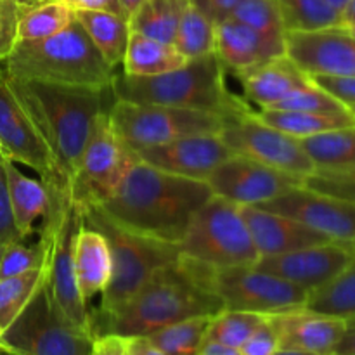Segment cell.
<instances>
[{"instance_id":"1","label":"cell","mask_w":355,"mask_h":355,"mask_svg":"<svg viewBox=\"0 0 355 355\" xmlns=\"http://www.w3.org/2000/svg\"><path fill=\"white\" fill-rule=\"evenodd\" d=\"M211 272L214 267L180 255L175 262L156 270L116 312L90 314L94 338L104 335L148 336L184 319L215 315L224 304L215 293Z\"/></svg>"},{"instance_id":"2","label":"cell","mask_w":355,"mask_h":355,"mask_svg":"<svg viewBox=\"0 0 355 355\" xmlns=\"http://www.w3.org/2000/svg\"><path fill=\"white\" fill-rule=\"evenodd\" d=\"M211 196L205 180L172 175L139 159L101 208L128 231L179 245L196 211Z\"/></svg>"},{"instance_id":"3","label":"cell","mask_w":355,"mask_h":355,"mask_svg":"<svg viewBox=\"0 0 355 355\" xmlns=\"http://www.w3.org/2000/svg\"><path fill=\"white\" fill-rule=\"evenodd\" d=\"M10 83L37 121L58 166L71 186L97 116L116 101L111 83L106 87L58 85L14 78Z\"/></svg>"},{"instance_id":"4","label":"cell","mask_w":355,"mask_h":355,"mask_svg":"<svg viewBox=\"0 0 355 355\" xmlns=\"http://www.w3.org/2000/svg\"><path fill=\"white\" fill-rule=\"evenodd\" d=\"M111 90L116 101L134 104L189 107L224 116L245 113L248 107L232 96L225 83V68L215 54L189 59L173 71L155 76H130L114 71Z\"/></svg>"},{"instance_id":"5","label":"cell","mask_w":355,"mask_h":355,"mask_svg":"<svg viewBox=\"0 0 355 355\" xmlns=\"http://www.w3.org/2000/svg\"><path fill=\"white\" fill-rule=\"evenodd\" d=\"M6 71L21 82L106 87L114 71L78 21L42 40H19L6 59Z\"/></svg>"},{"instance_id":"6","label":"cell","mask_w":355,"mask_h":355,"mask_svg":"<svg viewBox=\"0 0 355 355\" xmlns=\"http://www.w3.org/2000/svg\"><path fill=\"white\" fill-rule=\"evenodd\" d=\"M82 215L89 227L99 231L107 239L113 260L110 284L101 295L99 307L90 314L107 315L116 312L148 283L156 270L180 259L179 245L128 231L101 207L85 208Z\"/></svg>"},{"instance_id":"7","label":"cell","mask_w":355,"mask_h":355,"mask_svg":"<svg viewBox=\"0 0 355 355\" xmlns=\"http://www.w3.org/2000/svg\"><path fill=\"white\" fill-rule=\"evenodd\" d=\"M0 153L38 173L51 198V210L42 225L55 227L71 203V186L58 166L37 121L14 90L6 68L0 71Z\"/></svg>"},{"instance_id":"8","label":"cell","mask_w":355,"mask_h":355,"mask_svg":"<svg viewBox=\"0 0 355 355\" xmlns=\"http://www.w3.org/2000/svg\"><path fill=\"white\" fill-rule=\"evenodd\" d=\"M179 248L182 257L214 269L255 266L260 259L239 205L217 194L196 211Z\"/></svg>"},{"instance_id":"9","label":"cell","mask_w":355,"mask_h":355,"mask_svg":"<svg viewBox=\"0 0 355 355\" xmlns=\"http://www.w3.org/2000/svg\"><path fill=\"white\" fill-rule=\"evenodd\" d=\"M92 345L94 336L62 315L45 279L21 314L0 333V350L12 355H89Z\"/></svg>"},{"instance_id":"10","label":"cell","mask_w":355,"mask_h":355,"mask_svg":"<svg viewBox=\"0 0 355 355\" xmlns=\"http://www.w3.org/2000/svg\"><path fill=\"white\" fill-rule=\"evenodd\" d=\"M227 118L214 111L134 104L127 101H114L110 107L114 130L135 153L189 135L220 134Z\"/></svg>"},{"instance_id":"11","label":"cell","mask_w":355,"mask_h":355,"mask_svg":"<svg viewBox=\"0 0 355 355\" xmlns=\"http://www.w3.org/2000/svg\"><path fill=\"white\" fill-rule=\"evenodd\" d=\"M139 156L114 130L110 110L97 116L71 182V203L83 211L106 203Z\"/></svg>"},{"instance_id":"12","label":"cell","mask_w":355,"mask_h":355,"mask_svg":"<svg viewBox=\"0 0 355 355\" xmlns=\"http://www.w3.org/2000/svg\"><path fill=\"white\" fill-rule=\"evenodd\" d=\"M215 293L224 309L255 312L262 315L283 314L305 307L309 291L274 274L263 272L255 266L214 269Z\"/></svg>"},{"instance_id":"13","label":"cell","mask_w":355,"mask_h":355,"mask_svg":"<svg viewBox=\"0 0 355 355\" xmlns=\"http://www.w3.org/2000/svg\"><path fill=\"white\" fill-rule=\"evenodd\" d=\"M218 135L232 155L246 156L304 180L315 172L314 163L302 148L300 139L263 123L250 110L229 116Z\"/></svg>"},{"instance_id":"14","label":"cell","mask_w":355,"mask_h":355,"mask_svg":"<svg viewBox=\"0 0 355 355\" xmlns=\"http://www.w3.org/2000/svg\"><path fill=\"white\" fill-rule=\"evenodd\" d=\"M82 225V211L75 203H69L52 232L45 281L62 315L92 335L89 305L80 295L75 276V241Z\"/></svg>"},{"instance_id":"15","label":"cell","mask_w":355,"mask_h":355,"mask_svg":"<svg viewBox=\"0 0 355 355\" xmlns=\"http://www.w3.org/2000/svg\"><path fill=\"white\" fill-rule=\"evenodd\" d=\"M207 182L214 194L246 207H259L295 187L304 186L300 177L239 155L229 156L220 163Z\"/></svg>"},{"instance_id":"16","label":"cell","mask_w":355,"mask_h":355,"mask_svg":"<svg viewBox=\"0 0 355 355\" xmlns=\"http://www.w3.org/2000/svg\"><path fill=\"white\" fill-rule=\"evenodd\" d=\"M259 208L286 215L342 245L355 246V203L300 186Z\"/></svg>"},{"instance_id":"17","label":"cell","mask_w":355,"mask_h":355,"mask_svg":"<svg viewBox=\"0 0 355 355\" xmlns=\"http://www.w3.org/2000/svg\"><path fill=\"white\" fill-rule=\"evenodd\" d=\"M354 252L355 246L331 241L281 255L260 257L255 267L283 277L311 293L331 281L350 262Z\"/></svg>"},{"instance_id":"18","label":"cell","mask_w":355,"mask_h":355,"mask_svg":"<svg viewBox=\"0 0 355 355\" xmlns=\"http://www.w3.org/2000/svg\"><path fill=\"white\" fill-rule=\"evenodd\" d=\"M286 55L307 75L355 76V38L340 26L286 31Z\"/></svg>"},{"instance_id":"19","label":"cell","mask_w":355,"mask_h":355,"mask_svg":"<svg viewBox=\"0 0 355 355\" xmlns=\"http://www.w3.org/2000/svg\"><path fill=\"white\" fill-rule=\"evenodd\" d=\"M141 162L186 179L205 180L220 163L232 156L218 134L189 135L166 144L153 146L137 151Z\"/></svg>"},{"instance_id":"20","label":"cell","mask_w":355,"mask_h":355,"mask_svg":"<svg viewBox=\"0 0 355 355\" xmlns=\"http://www.w3.org/2000/svg\"><path fill=\"white\" fill-rule=\"evenodd\" d=\"M239 211L260 257L281 255V253L333 241L328 236L286 215L262 210L259 207H246V205H239Z\"/></svg>"},{"instance_id":"21","label":"cell","mask_w":355,"mask_h":355,"mask_svg":"<svg viewBox=\"0 0 355 355\" xmlns=\"http://www.w3.org/2000/svg\"><path fill=\"white\" fill-rule=\"evenodd\" d=\"M279 335V349L300 350L315 355H333L343 331L345 319L298 309L270 315Z\"/></svg>"},{"instance_id":"22","label":"cell","mask_w":355,"mask_h":355,"mask_svg":"<svg viewBox=\"0 0 355 355\" xmlns=\"http://www.w3.org/2000/svg\"><path fill=\"white\" fill-rule=\"evenodd\" d=\"M286 54V37L263 35L239 21L227 17L217 23L215 55L232 73Z\"/></svg>"},{"instance_id":"23","label":"cell","mask_w":355,"mask_h":355,"mask_svg":"<svg viewBox=\"0 0 355 355\" xmlns=\"http://www.w3.org/2000/svg\"><path fill=\"white\" fill-rule=\"evenodd\" d=\"M250 103L260 107H272L295 90L307 87L312 78L286 54L234 73Z\"/></svg>"},{"instance_id":"24","label":"cell","mask_w":355,"mask_h":355,"mask_svg":"<svg viewBox=\"0 0 355 355\" xmlns=\"http://www.w3.org/2000/svg\"><path fill=\"white\" fill-rule=\"evenodd\" d=\"M111 274L113 260L107 239L83 222L75 241V276L80 295L87 305L97 295L104 293Z\"/></svg>"},{"instance_id":"25","label":"cell","mask_w":355,"mask_h":355,"mask_svg":"<svg viewBox=\"0 0 355 355\" xmlns=\"http://www.w3.org/2000/svg\"><path fill=\"white\" fill-rule=\"evenodd\" d=\"M10 208L21 238L35 234L37 222H44L51 210L47 187L40 179H31L19 170L12 159L6 158Z\"/></svg>"},{"instance_id":"26","label":"cell","mask_w":355,"mask_h":355,"mask_svg":"<svg viewBox=\"0 0 355 355\" xmlns=\"http://www.w3.org/2000/svg\"><path fill=\"white\" fill-rule=\"evenodd\" d=\"M75 12L76 21L82 24L104 61L113 69L120 68L130 38V24L127 17L110 10H75Z\"/></svg>"},{"instance_id":"27","label":"cell","mask_w":355,"mask_h":355,"mask_svg":"<svg viewBox=\"0 0 355 355\" xmlns=\"http://www.w3.org/2000/svg\"><path fill=\"white\" fill-rule=\"evenodd\" d=\"M187 62L173 44L130 31L121 71L130 76H155L173 71Z\"/></svg>"},{"instance_id":"28","label":"cell","mask_w":355,"mask_h":355,"mask_svg":"<svg viewBox=\"0 0 355 355\" xmlns=\"http://www.w3.org/2000/svg\"><path fill=\"white\" fill-rule=\"evenodd\" d=\"M259 120L295 139H305L322 132L335 130V128L355 125L354 114H324L309 113V111H290V110H270L262 107L255 113Z\"/></svg>"},{"instance_id":"29","label":"cell","mask_w":355,"mask_h":355,"mask_svg":"<svg viewBox=\"0 0 355 355\" xmlns=\"http://www.w3.org/2000/svg\"><path fill=\"white\" fill-rule=\"evenodd\" d=\"M189 6L191 0H144L128 19L130 31L173 44L180 19Z\"/></svg>"},{"instance_id":"30","label":"cell","mask_w":355,"mask_h":355,"mask_svg":"<svg viewBox=\"0 0 355 355\" xmlns=\"http://www.w3.org/2000/svg\"><path fill=\"white\" fill-rule=\"evenodd\" d=\"M305 309L345 321L355 318V252L331 281L309 293Z\"/></svg>"},{"instance_id":"31","label":"cell","mask_w":355,"mask_h":355,"mask_svg":"<svg viewBox=\"0 0 355 355\" xmlns=\"http://www.w3.org/2000/svg\"><path fill=\"white\" fill-rule=\"evenodd\" d=\"M315 170H342L355 163V125L300 139Z\"/></svg>"},{"instance_id":"32","label":"cell","mask_w":355,"mask_h":355,"mask_svg":"<svg viewBox=\"0 0 355 355\" xmlns=\"http://www.w3.org/2000/svg\"><path fill=\"white\" fill-rule=\"evenodd\" d=\"M76 19V12L61 0H42L21 6L17 42L42 40L66 30Z\"/></svg>"},{"instance_id":"33","label":"cell","mask_w":355,"mask_h":355,"mask_svg":"<svg viewBox=\"0 0 355 355\" xmlns=\"http://www.w3.org/2000/svg\"><path fill=\"white\" fill-rule=\"evenodd\" d=\"M214 315H196L173 322L148 335V338L166 355H196L205 345L208 326Z\"/></svg>"},{"instance_id":"34","label":"cell","mask_w":355,"mask_h":355,"mask_svg":"<svg viewBox=\"0 0 355 355\" xmlns=\"http://www.w3.org/2000/svg\"><path fill=\"white\" fill-rule=\"evenodd\" d=\"M286 31H318L340 26L342 16L326 0H276Z\"/></svg>"},{"instance_id":"35","label":"cell","mask_w":355,"mask_h":355,"mask_svg":"<svg viewBox=\"0 0 355 355\" xmlns=\"http://www.w3.org/2000/svg\"><path fill=\"white\" fill-rule=\"evenodd\" d=\"M215 38H217V24L191 3L177 28L175 40H173L177 51L187 61L215 54Z\"/></svg>"},{"instance_id":"36","label":"cell","mask_w":355,"mask_h":355,"mask_svg":"<svg viewBox=\"0 0 355 355\" xmlns=\"http://www.w3.org/2000/svg\"><path fill=\"white\" fill-rule=\"evenodd\" d=\"M52 232L54 231H45L40 227L35 241H30L31 236H24V238L7 245L3 248L2 259H0V279L19 276V274L44 267L49 259Z\"/></svg>"},{"instance_id":"37","label":"cell","mask_w":355,"mask_h":355,"mask_svg":"<svg viewBox=\"0 0 355 355\" xmlns=\"http://www.w3.org/2000/svg\"><path fill=\"white\" fill-rule=\"evenodd\" d=\"M47 274V263L40 269L0 279V333L21 314L28 302L33 298Z\"/></svg>"},{"instance_id":"38","label":"cell","mask_w":355,"mask_h":355,"mask_svg":"<svg viewBox=\"0 0 355 355\" xmlns=\"http://www.w3.org/2000/svg\"><path fill=\"white\" fill-rule=\"evenodd\" d=\"M267 318H269V315L255 314V312L222 309L220 312H217V314L211 318L205 343L214 342L239 350L243 343L252 336V333L255 331Z\"/></svg>"},{"instance_id":"39","label":"cell","mask_w":355,"mask_h":355,"mask_svg":"<svg viewBox=\"0 0 355 355\" xmlns=\"http://www.w3.org/2000/svg\"><path fill=\"white\" fill-rule=\"evenodd\" d=\"M231 17L263 35L286 37L276 0H243Z\"/></svg>"},{"instance_id":"40","label":"cell","mask_w":355,"mask_h":355,"mask_svg":"<svg viewBox=\"0 0 355 355\" xmlns=\"http://www.w3.org/2000/svg\"><path fill=\"white\" fill-rule=\"evenodd\" d=\"M270 110H290V111H309V113L324 114H350L352 111L336 101L331 94L322 90L314 82L307 87L295 90L290 96L284 97Z\"/></svg>"},{"instance_id":"41","label":"cell","mask_w":355,"mask_h":355,"mask_svg":"<svg viewBox=\"0 0 355 355\" xmlns=\"http://www.w3.org/2000/svg\"><path fill=\"white\" fill-rule=\"evenodd\" d=\"M304 186L355 203V163L342 170H315L312 175L305 177Z\"/></svg>"},{"instance_id":"42","label":"cell","mask_w":355,"mask_h":355,"mask_svg":"<svg viewBox=\"0 0 355 355\" xmlns=\"http://www.w3.org/2000/svg\"><path fill=\"white\" fill-rule=\"evenodd\" d=\"M19 12L16 0H0V62H6L17 44Z\"/></svg>"},{"instance_id":"43","label":"cell","mask_w":355,"mask_h":355,"mask_svg":"<svg viewBox=\"0 0 355 355\" xmlns=\"http://www.w3.org/2000/svg\"><path fill=\"white\" fill-rule=\"evenodd\" d=\"M17 239H21V234L16 227L12 208H10L6 156L0 153V245L7 246Z\"/></svg>"},{"instance_id":"44","label":"cell","mask_w":355,"mask_h":355,"mask_svg":"<svg viewBox=\"0 0 355 355\" xmlns=\"http://www.w3.org/2000/svg\"><path fill=\"white\" fill-rule=\"evenodd\" d=\"M279 350V335L276 324L269 318L252 333L248 340L241 345V355H274Z\"/></svg>"},{"instance_id":"45","label":"cell","mask_w":355,"mask_h":355,"mask_svg":"<svg viewBox=\"0 0 355 355\" xmlns=\"http://www.w3.org/2000/svg\"><path fill=\"white\" fill-rule=\"evenodd\" d=\"M312 82L328 94H331L336 101L350 107L355 106V76H328V75H309Z\"/></svg>"},{"instance_id":"46","label":"cell","mask_w":355,"mask_h":355,"mask_svg":"<svg viewBox=\"0 0 355 355\" xmlns=\"http://www.w3.org/2000/svg\"><path fill=\"white\" fill-rule=\"evenodd\" d=\"M241 2L243 0H191V3L198 7L205 16L210 17L215 24L231 17V14Z\"/></svg>"},{"instance_id":"47","label":"cell","mask_w":355,"mask_h":355,"mask_svg":"<svg viewBox=\"0 0 355 355\" xmlns=\"http://www.w3.org/2000/svg\"><path fill=\"white\" fill-rule=\"evenodd\" d=\"M127 354V338L116 335H104L94 338L92 350L89 355H125Z\"/></svg>"},{"instance_id":"48","label":"cell","mask_w":355,"mask_h":355,"mask_svg":"<svg viewBox=\"0 0 355 355\" xmlns=\"http://www.w3.org/2000/svg\"><path fill=\"white\" fill-rule=\"evenodd\" d=\"M61 2L71 7L73 10H110L123 16L118 0H61Z\"/></svg>"},{"instance_id":"49","label":"cell","mask_w":355,"mask_h":355,"mask_svg":"<svg viewBox=\"0 0 355 355\" xmlns=\"http://www.w3.org/2000/svg\"><path fill=\"white\" fill-rule=\"evenodd\" d=\"M127 355H166L158 349L148 336L127 338Z\"/></svg>"},{"instance_id":"50","label":"cell","mask_w":355,"mask_h":355,"mask_svg":"<svg viewBox=\"0 0 355 355\" xmlns=\"http://www.w3.org/2000/svg\"><path fill=\"white\" fill-rule=\"evenodd\" d=\"M336 355H355V318L347 319L345 331L335 350ZM333 354V355H335Z\"/></svg>"},{"instance_id":"51","label":"cell","mask_w":355,"mask_h":355,"mask_svg":"<svg viewBox=\"0 0 355 355\" xmlns=\"http://www.w3.org/2000/svg\"><path fill=\"white\" fill-rule=\"evenodd\" d=\"M196 355H241L238 349H231V347L220 345V343L207 342L200 350H198Z\"/></svg>"},{"instance_id":"52","label":"cell","mask_w":355,"mask_h":355,"mask_svg":"<svg viewBox=\"0 0 355 355\" xmlns=\"http://www.w3.org/2000/svg\"><path fill=\"white\" fill-rule=\"evenodd\" d=\"M144 3V0H118V6H120L121 12L127 19H130L132 14L139 9V7Z\"/></svg>"},{"instance_id":"53","label":"cell","mask_w":355,"mask_h":355,"mask_svg":"<svg viewBox=\"0 0 355 355\" xmlns=\"http://www.w3.org/2000/svg\"><path fill=\"white\" fill-rule=\"evenodd\" d=\"M352 21H355V0H350L349 6L345 7V10L342 12V23L340 24L352 23Z\"/></svg>"},{"instance_id":"54","label":"cell","mask_w":355,"mask_h":355,"mask_svg":"<svg viewBox=\"0 0 355 355\" xmlns=\"http://www.w3.org/2000/svg\"><path fill=\"white\" fill-rule=\"evenodd\" d=\"M326 2H328L329 6H331L333 9H335L336 12H338L340 16H342V12H343V10H345V7L349 6L350 0H326Z\"/></svg>"},{"instance_id":"55","label":"cell","mask_w":355,"mask_h":355,"mask_svg":"<svg viewBox=\"0 0 355 355\" xmlns=\"http://www.w3.org/2000/svg\"><path fill=\"white\" fill-rule=\"evenodd\" d=\"M274 355H315L309 352H300V350H290V349H279Z\"/></svg>"},{"instance_id":"56","label":"cell","mask_w":355,"mask_h":355,"mask_svg":"<svg viewBox=\"0 0 355 355\" xmlns=\"http://www.w3.org/2000/svg\"><path fill=\"white\" fill-rule=\"evenodd\" d=\"M340 28H342L343 31H347V33H349L350 37H354V38H355V21H352V23L340 24Z\"/></svg>"},{"instance_id":"57","label":"cell","mask_w":355,"mask_h":355,"mask_svg":"<svg viewBox=\"0 0 355 355\" xmlns=\"http://www.w3.org/2000/svg\"><path fill=\"white\" fill-rule=\"evenodd\" d=\"M19 6H31V3H37V2H42V0H16Z\"/></svg>"},{"instance_id":"58","label":"cell","mask_w":355,"mask_h":355,"mask_svg":"<svg viewBox=\"0 0 355 355\" xmlns=\"http://www.w3.org/2000/svg\"><path fill=\"white\" fill-rule=\"evenodd\" d=\"M3 248H6V246H3V245H0V259H2V253H3Z\"/></svg>"},{"instance_id":"59","label":"cell","mask_w":355,"mask_h":355,"mask_svg":"<svg viewBox=\"0 0 355 355\" xmlns=\"http://www.w3.org/2000/svg\"><path fill=\"white\" fill-rule=\"evenodd\" d=\"M3 68H6V62H0V71H2Z\"/></svg>"},{"instance_id":"60","label":"cell","mask_w":355,"mask_h":355,"mask_svg":"<svg viewBox=\"0 0 355 355\" xmlns=\"http://www.w3.org/2000/svg\"><path fill=\"white\" fill-rule=\"evenodd\" d=\"M350 111H352V114H354V118H355V106L350 107Z\"/></svg>"},{"instance_id":"61","label":"cell","mask_w":355,"mask_h":355,"mask_svg":"<svg viewBox=\"0 0 355 355\" xmlns=\"http://www.w3.org/2000/svg\"><path fill=\"white\" fill-rule=\"evenodd\" d=\"M0 355H12V354H6V352H2V350H0Z\"/></svg>"},{"instance_id":"62","label":"cell","mask_w":355,"mask_h":355,"mask_svg":"<svg viewBox=\"0 0 355 355\" xmlns=\"http://www.w3.org/2000/svg\"><path fill=\"white\" fill-rule=\"evenodd\" d=\"M125 355H127V354H125Z\"/></svg>"},{"instance_id":"63","label":"cell","mask_w":355,"mask_h":355,"mask_svg":"<svg viewBox=\"0 0 355 355\" xmlns=\"http://www.w3.org/2000/svg\"><path fill=\"white\" fill-rule=\"evenodd\" d=\"M335 355H336V354H335Z\"/></svg>"}]
</instances>
